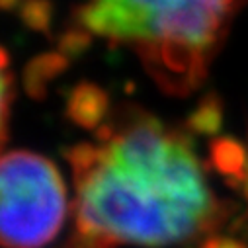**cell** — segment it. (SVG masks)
Listing matches in <instances>:
<instances>
[{
  "label": "cell",
  "mask_w": 248,
  "mask_h": 248,
  "mask_svg": "<svg viewBox=\"0 0 248 248\" xmlns=\"http://www.w3.org/2000/svg\"><path fill=\"white\" fill-rule=\"evenodd\" d=\"M2 4H4V8H10L12 4H16V0H2Z\"/></svg>",
  "instance_id": "10"
},
{
  "label": "cell",
  "mask_w": 248,
  "mask_h": 248,
  "mask_svg": "<svg viewBox=\"0 0 248 248\" xmlns=\"http://www.w3.org/2000/svg\"><path fill=\"white\" fill-rule=\"evenodd\" d=\"M221 104L215 96L203 98V102L194 109V113L188 117V129L200 135H217L221 129Z\"/></svg>",
  "instance_id": "6"
},
{
  "label": "cell",
  "mask_w": 248,
  "mask_h": 248,
  "mask_svg": "<svg viewBox=\"0 0 248 248\" xmlns=\"http://www.w3.org/2000/svg\"><path fill=\"white\" fill-rule=\"evenodd\" d=\"M211 162L223 176L234 180V184L244 182V174L248 168V155L246 149L236 139L217 137L211 143Z\"/></svg>",
  "instance_id": "5"
},
{
  "label": "cell",
  "mask_w": 248,
  "mask_h": 248,
  "mask_svg": "<svg viewBox=\"0 0 248 248\" xmlns=\"http://www.w3.org/2000/svg\"><path fill=\"white\" fill-rule=\"evenodd\" d=\"M246 0H84L78 33L129 47L168 94L202 86Z\"/></svg>",
  "instance_id": "2"
},
{
  "label": "cell",
  "mask_w": 248,
  "mask_h": 248,
  "mask_svg": "<svg viewBox=\"0 0 248 248\" xmlns=\"http://www.w3.org/2000/svg\"><path fill=\"white\" fill-rule=\"evenodd\" d=\"M100 141L67 153L77 186L71 248H160L219 223L221 209L186 135L133 111L104 127Z\"/></svg>",
  "instance_id": "1"
},
{
  "label": "cell",
  "mask_w": 248,
  "mask_h": 248,
  "mask_svg": "<svg viewBox=\"0 0 248 248\" xmlns=\"http://www.w3.org/2000/svg\"><path fill=\"white\" fill-rule=\"evenodd\" d=\"M200 248H246V246L229 236H209Z\"/></svg>",
  "instance_id": "8"
},
{
  "label": "cell",
  "mask_w": 248,
  "mask_h": 248,
  "mask_svg": "<svg viewBox=\"0 0 248 248\" xmlns=\"http://www.w3.org/2000/svg\"><path fill=\"white\" fill-rule=\"evenodd\" d=\"M67 190L57 166L30 151L6 153L0 166V234L6 248H41L61 231Z\"/></svg>",
  "instance_id": "3"
},
{
  "label": "cell",
  "mask_w": 248,
  "mask_h": 248,
  "mask_svg": "<svg viewBox=\"0 0 248 248\" xmlns=\"http://www.w3.org/2000/svg\"><path fill=\"white\" fill-rule=\"evenodd\" d=\"M242 190H244V196L248 200V168H246V174H244V182H242Z\"/></svg>",
  "instance_id": "9"
},
{
  "label": "cell",
  "mask_w": 248,
  "mask_h": 248,
  "mask_svg": "<svg viewBox=\"0 0 248 248\" xmlns=\"http://www.w3.org/2000/svg\"><path fill=\"white\" fill-rule=\"evenodd\" d=\"M109 109L108 94L94 84H80L67 102V115L84 129H94L104 121Z\"/></svg>",
  "instance_id": "4"
},
{
  "label": "cell",
  "mask_w": 248,
  "mask_h": 248,
  "mask_svg": "<svg viewBox=\"0 0 248 248\" xmlns=\"http://www.w3.org/2000/svg\"><path fill=\"white\" fill-rule=\"evenodd\" d=\"M61 69H63V57H43L37 59L33 65H30L26 75V88L30 94L39 96L45 90L49 78H53Z\"/></svg>",
  "instance_id": "7"
}]
</instances>
